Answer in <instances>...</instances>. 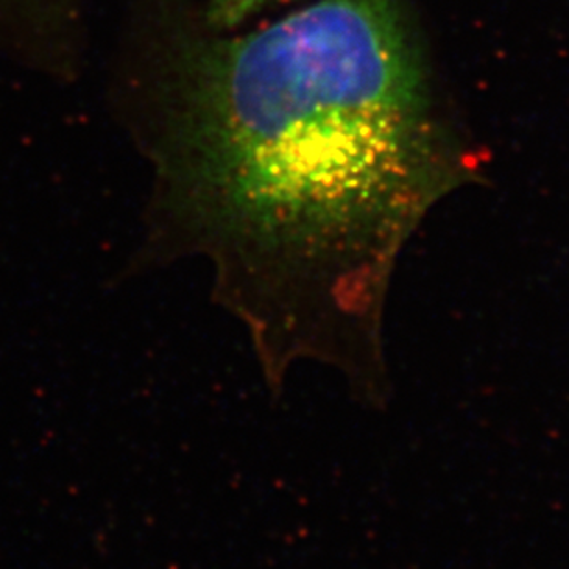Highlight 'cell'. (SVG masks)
I'll return each mask as SVG.
<instances>
[{
	"label": "cell",
	"instance_id": "obj_2",
	"mask_svg": "<svg viewBox=\"0 0 569 569\" xmlns=\"http://www.w3.org/2000/svg\"><path fill=\"white\" fill-rule=\"evenodd\" d=\"M272 2L278 0H211L206 22L214 32H231L247 21L248 17L263 11Z\"/></svg>",
	"mask_w": 569,
	"mask_h": 569
},
{
	"label": "cell",
	"instance_id": "obj_1",
	"mask_svg": "<svg viewBox=\"0 0 569 569\" xmlns=\"http://www.w3.org/2000/svg\"><path fill=\"white\" fill-rule=\"evenodd\" d=\"M106 100L148 170L136 267L206 264L270 390L298 362L370 389L385 278L431 178L400 0H315L241 36H180Z\"/></svg>",
	"mask_w": 569,
	"mask_h": 569
}]
</instances>
